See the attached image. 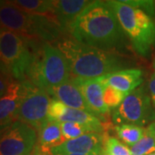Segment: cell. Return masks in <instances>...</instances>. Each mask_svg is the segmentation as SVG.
<instances>
[{
  "instance_id": "obj_35",
  "label": "cell",
  "mask_w": 155,
  "mask_h": 155,
  "mask_svg": "<svg viewBox=\"0 0 155 155\" xmlns=\"http://www.w3.org/2000/svg\"><path fill=\"white\" fill-rule=\"evenodd\" d=\"M30 155H31V154H30Z\"/></svg>"
},
{
  "instance_id": "obj_26",
  "label": "cell",
  "mask_w": 155,
  "mask_h": 155,
  "mask_svg": "<svg viewBox=\"0 0 155 155\" xmlns=\"http://www.w3.org/2000/svg\"><path fill=\"white\" fill-rule=\"evenodd\" d=\"M12 82L11 78H8L0 73V97L5 93V91L8 89L9 84Z\"/></svg>"
},
{
  "instance_id": "obj_3",
  "label": "cell",
  "mask_w": 155,
  "mask_h": 155,
  "mask_svg": "<svg viewBox=\"0 0 155 155\" xmlns=\"http://www.w3.org/2000/svg\"><path fill=\"white\" fill-rule=\"evenodd\" d=\"M134 50L147 57L155 47V21L147 12L125 4L123 1H108Z\"/></svg>"
},
{
  "instance_id": "obj_23",
  "label": "cell",
  "mask_w": 155,
  "mask_h": 155,
  "mask_svg": "<svg viewBox=\"0 0 155 155\" xmlns=\"http://www.w3.org/2000/svg\"><path fill=\"white\" fill-rule=\"evenodd\" d=\"M104 149L107 155H132L129 147L116 137L107 136Z\"/></svg>"
},
{
  "instance_id": "obj_12",
  "label": "cell",
  "mask_w": 155,
  "mask_h": 155,
  "mask_svg": "<svg viewBox=\"0 0 155 155\" xmlns=\"http://www.w3.org/2000/svg\"><path fill=\"white\" fill-rule=\"evenodd\" d=\"M71 79L81 91L92 114L100 117L110 112L104 100V85L98 78L84 79L71 77Z\"/></svg>"
},
{
  "instance_id": "obj_21",
  "label": "cell",
  "mask_w": 155,
  "mask_h": 155,
  "mask_svg": "<svg viewBox=\"0 0 155 155\" xmlns=\"http://www.w3.org/2000/svg\"><path fill=\"white\" fill-rule=\"evenodd\" d=\"M61 128L65 140L76 139L83 134L93 133L89 127L73 122H61Z\"/></svg>"
},
{
  "instance_id": "obj_29",
  "label": "cell",
  "mask_w": 155,
  "mask_h": 155,
  "mask_svg": "<svg viewBox=\"0 0 155 155\" xmlns=\"http://www.w3.org/2000/svg\"><path fill=\"white\" fill-rule=\"evenodd\" d=\"M7 127H8V126H5V125H1V124H0V135H1V134L3 133V131H4Z\"/></svg>"
},
{
  "instance_id": "obj_11",
  "label": "cell",
  "mask_w": 155,
  "mask_h": 155,
  "mask_svg": "<svg viewBox=\"0 0 155 155\" xmlns=\"http://www.w3.org/2000/svg\"><path fill=\"white\" fill-rule=\"evenodd\" d=\"M107 135L104 133H88L64 141L50 149L51 153L78 155H99L104 148Z\"/></svg>"
},
{
  "instance_id": "obj_28",
  "label": "cell",
  "mask_w": 155,
  "mask_h": 155,
  "mask_svg": "<svg viewBox=\"0 0 155 155\" xmlns=\"http://www.w3.org/2000/svg\"><path fill=\"white\" fill-rule=\"evenodd\" d=\"M0 73H1V74H3V75H5V76H6V77L11 78L10 72H9L8 68H7V67L5 66V64L4 63V61H2L1 55H0Z\"/></svg>"
},
{
  "instance_id": "obj_1",
  "label": "cell",
  "mask_w": 155,
  "mask_h": 155,
  "mask_svg": "<svg viewBox=\"0 0 155 155\" xmlns=\"http://www.w3.org/2000/svg\"><path fill=\"white\" fill-rule=\"evenodd\" d=\"M82 44L113 52L126 46L127 35L108 1H91L68 29Z\"/></svg>"
},
{
  "instance_id": "obj_8",
  "label": "cell",
  "mask_w": 155,
  "mask_h": 155,
  "mask_svg": "<svg viewBox=\"0 0 155 155\" xmlns=\"http://www.w3.org/2000/svg\"><path fill=\"white\" fill-rule=\"evenodd\" d=\"M37 139L34 127L15 121L0 135V155H30L36 146Z\"/></svg>"
},
{
  "instance_id": "obj_24",
  "label": "cell",
  "mask_w": 155,
  "mask_h": 155,
  "mask_svg": "<svg viewBox=\"0 0 155 155\" xmlns=\"http://www.w3.org/2000/svg\"><path fill=\"white\" fill-rule=\"evenodd\" d=\"M125 4L142 10L147 12L149 16L153 17L155 15V2L154 1H145V0H126L123 1Z\"/></svg>"
},
{
  "instance_id": "obj_17",
  "label": "cell",
  "mask_w": 155,
  "mask_h": 155,
  "mask_svg": "<svg viewBox=\"0 0 155 155\" xmlns=\"http://www.w3.org/2000/svg\"><path fill=\"white\" fill-rule=\"evenodd\" d=\"M37 141L41 147L48 150L66 141L62 135L60 122L48 119L39 128Z\"/></svg>"
},
{
  "instance_id": "obj_18",
  "label": "cell",
  "mask_w": 155,
  "mask_h": 155,
  "mask_svg": "<svg viewBox=\"0 0 155 155\" xmlns=\"http://www.w3.org/2000/svg\"><path fill=\"white\" fill-rule=\"evenodd\" d=\"M12 3L24 12L31 15L54 14V1L48 0H16Z\"/></svg>"
},
{
  "instance_id": "obj_34",
  "label": "cell",
  "mask_w": 155,
  "mask_h": 155,
  "mask_svg": "<svg viewBox=\"0 0 155 155\" xmlns=\"http://www.w3.org/2000/svg\"><path fill=\"white\" fill-rule=\"evenodd\" d=\"M148 155H155V153H151V154H148Z\"/></svg>"
},
{
  "instance_id": "obj_33",
  "label": "cell",
  "mask_w": 155,
  "mask_h": 155,
  "mask_svg": "<svg viewBox=\"0 0 155 155\" xmlns=\"http://www.w3.org/2000/svg\"><path fill=\"white\" fill-rule=\"evenodd\" d=\"M153 69H154V71H155V59H154V61H153Z\"/></svg>"
},
{
  "instance_id": "obj_16",
  "label": "cell",
  "mask_w": 155,
  "mask_h": 155,
  "mask_svg": "<svg viewBox=\"0 0 155 155\" xmlns=\"http://www.w3.org/2000/svg\"><path fill=\"white\" fill-rule=\"evenodd\" d=\"M91 2L87 0L54 1V16L63 32H68L72 22Z\"/></svg>"
},
{
  "instance_id": "obj_2",
  "label": "cell",
  "mask_w": 155,
  "mask_h": 155,
  "mask_svg": "<svg viewBox=\"0 0 155 155\" xmlns=\"http://www.w3.org/2000/svg\"><path fill=\"white\" fill-rule=\"evenodd\" d=\"M56 47L65 56L72 78H96L127 67L124 60L115 53L82 44L72 38H60Z\"/></svg>"
},
{
  "instance_id": "obj_19",
  "label": "cell",
  "mask_w": 155,
  "mask_h": 155,
  "mask_svg": "<svg viewBox=\"0 0 155 155\" xmlns=\"http://www.w3.org/2000/svg\"><path fill=\"white\" fill-rule=\"evenodd\" d=\"M116 133L118 138L124 144L132 147L140 141L144 136L146 128L133 124H121L116 125Z\"/></svg>"
},
{
  "instance_id": "obj_15",
  "label": "cell",
  "mask_w": 155,
  "mask_h": 155,
  "mask_svg": "<svg viewBox=\"0 0 155 155\" xmlns=\"http://www.w3.org/2000/svg\"><path fill=\"white\" fill-rule=\"evenodd\" d=\"M48 94L52 99L58 100L67 107L88 111L92 114L81 91L71 78L61 85L50 90Z\"/></svg>"
},
{
  "instance_id": "obj_22",
  "label": "cell",
  "mask_w": 155,
  "mask_h": 155,
  "mask_svg": "<svg viewBox=\"0 0 155 155\" xmlns=\"http://www.w3.org/2000/svg\"><path fill=\"white\" fill-rule=\"evenodd\" d=\"M127 95L109 85H104V100L110 110H116L121 105Z\"/></svg>"
},
{
  "instance_id": "obj_20",
  "label": "cell",
  "mask_w": 155,
  "mask_h": 155,
  "mask_svg": "<svg viewBox=\"0 0 155 155\" xmlns=\"http://www.w3.org/2000/svg\"><path fill=\"white\" fill-rule=\"evenodd\" d=\"M132 155H148L155 153V134L153 129L147 126L144 136L136 144L129 147Z\"/></svg>"
},
{
  "instance_id": "obj_25",
  "label": "cell",
  "mask_w": 155,
  "mask_h": 155,
  "mask_svg": "<svg viewBox=\"0 0 155 155\" xmlns=\"http://www.w3.org/2000/svg\"><path fill=\"white\" fill-rule=\"evenodd\" d=\"M147 89H148V92H149L152 103L155 108V72L150 76L148 83H147Z\"/></svg>"
},
{
  "instance_id": "obj_13",
  "label": "cell",
  "mask_w": 155,
  "mask_h": 155,
  "mask_svg": "<svg viewBox=\"0 0 155 155\" xmlns=\"http://www.w3.org/2000/svg\"><path fill=\"white\" fill-rule=\"evenodd\" d=\"M25 92V81H12L0 97V124L9 126L17 119V113Z\"/></svg>"
},
{
  "instance_id": "obj_31",
  "label": "cell",
  "mask_w": 155,
  "mask_h": 155,
  "mask_svg": "<svg viewBox=\"0 0 155 155\" xmlns=\"http://www.w3.org/2000/svg\"><path fill=\"white\" fill-rule=\"evenodd\" d=\"M99 155H107V154H106V153H105V151H104V149H103V151H102V152L100 153Z\"/></svg>"
},
{
  "instance_id": "obj_10",
  "label": "cell",
  "mask_w": 155,
  "mask_h": 155,
  "mask_svg": "<svg viewBox=\"0 0 155 155\" xmlns=\"http://www.w3.org/2000/svg\"><path fill=\"white\" fill-rule=\"evenodd\" d=\"M0 28L27 39L35 38L33 15L22 11L12 1L0 2Z\"/></svg>"
},
{
  "instance_id": "obj_14",
  "label": "cell",
  "mask_w": 155,
  "mask_h": 155,
  "mask_svg": "<svg viewBox=\"0 0 155 155\" xmlns=\"http://www.w3.org/2000/svg\"><path fill=\"white\" fill-rule=\"evenodd\" d=\"M103 85H109L127 95L140 86L143 81V72L136 68H126L98 78Z\"/></svg>"
},
{
  "instance_id": "obj_9",
  "label": "cell",
  "mask_w": 155,
  "mask_h": 155,
  "mask_svg": "<svg viewBox=\"0 0 155 155\" xmlns=\"http://www.w3.org/2000/svg\"><path fill=\"white\" fill-rule=\"evenodd\" d=\"M48 119L57 122H73L89 127L93 133H103L104 126L99 117L88 111L76 110L52 99L48 110Z\"/></svg>"
},
{
  "instance_id": "obj_30",
  "label": "cell",
  "mask_w": 155,
  "mask_h": 155,
  "mask_svg": "<svg viewBox=\"0 0 155 155\" xmlns=\"http://www.w3.org/2000/svg\"><path fill=\"white\" fill-rule=\"evenodd\" d=\"M149 127H151L152 129H153V132H154V134H155V122H153L152 124H150Z\"/></svg>"
},
{
  "instance_id": "obj_6",
  "label": "cell",
  "mask_w": 155,
  "mask_h": 155,
  "mask_svg": "<svg viewBox=\"0 0 155 155\" xmlns=\"http://www.w3.org/2000/svg\"><path fill=\"white\" fill-rule=\"evenodd\" d=\"M116 125L133 124L144 127L155 122V108L150 97L147 85L141 84L127 95L121 105L111 114Z\"/></svg>"
},
{
  "instance_id": "obj_27",
  "label": "cell",
  "mask_w": 155,
  "mask_h": 155,
  "mask_svg": "<svg viewBox=\"0 0 155 155\" xmlns=\"http://www.w3.org/2000/svg\"><path fill=\"white\" fill-rule=\"evenodd\" d=\"M31 155H51V153H50V150L45 149L43 147H41L40 145L36 144Z\"/></svg>"
},
{
  "instance_id": "obj_4",
  "label": "cell",
  "mask_w": 155,
  "mask_h": 155,
  "mask_svg": "<svg viewBox=\"0 0 155 155\" xmlns=\"http://www.w3.org/2000/svg\"><path fill=\"white\" fill-rule=\"evenodd\" d=\"M67 60L61 51L51 43H42L36 51L28 72V81L47 93L71 78Z\"/></svg>"
},
{
  "instance_id": "obj_7",
  "label": "cell",
  "mask_w": 155,
  "mask_h": 155,
  "mask_svg": "<svg viewBox=\"0 0 155 155\" xmlns=\"http://www.w3.org/2000/svg\"><path fill=\"white\" fill-rule=\"evenodd\" d=\"M52 98L45 91L25 80V92L17 113V121L24 122L35 130L48 119Z\"/></svg>"
},
{
  "instance_id": "obj_32",
  "label": "cell",
  "mask_w": 155,
  "mask_h": 155,
  "mask_svg": "<svg viewBox=\"0 0 155 155\" xmlns=\"http://www.w3.org/2000/svg\"><path fill=\"white\" fill-rule=\"evenodd\" d=\"M51 155H78V154H61V153H51Z\"/></svg>"
},
{
  "instance_id": "obj_5",
  "label": "cell",
  "mask_w": 155,
  "mask_h": 155,
  "mask_svg": "<svg viewBox=\"0 0 155 155\" xmlns=\"http://www.w3.org/2000/svg\"><path fill=\"white\" fill-rule=\"evenodd\" d=\"M28 39L8 29L0 28V55L11 78L25 81L35 58Z\"/></svg>"
}]
</instances>
